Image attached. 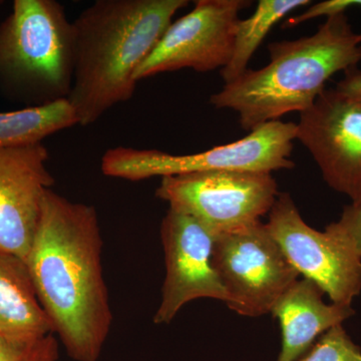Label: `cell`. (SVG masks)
Listing matches in <instances>:
<instances>
[{"mask_svg":"<svg viewBox=\"0 0 361 361\" xmlns=\"http://www.w3.org/2000/svg\"><path fill=\"white\" fill-rule=\"evenodd\" d=\"M96 208L47 190L26 259L54 334L77 361H97L113 314L102 266Z\"/></svg>","mask_w":361,"mask_h":361,"instance_id":"obj_1","label":"cell"},{"mask_svg":"<svg viewBox=\"0 0 361 361\" xmlns=\"http://www.w3.org/2000/svg\"><path fill=\"white\" fill-rule=\"evenodd\" d=\"M188 0H97L73 21L75 73L68 101L78 125L96 123L135 94V75Z\"/></svg>","mask_w":361,"mask_h":361,"instance_id":"obj_2","label":"cell"},{"mask_svg":"<svg viewBox=\"0 0 361 361\" xmlns=\"http://www.w3.org/2000/svg\"><path fill=\"white\" fill-rule=\"evenodd\" d=\"M268 51L267 66L248 68L209 101L218 110L236 111L248 132L312 106L330 78L360 63L361 33L353 32L345 13H339L326 18L314 35L271 42Z\"/></svg>","mask_w":361,"mask_h":361,"instance_id":"obj_3","label":"cell"},{"mask_svg":"<svg viewBox=\"0 0 361 361\" xmlns=\"http://www.w3.org/2000/svg\"><path fill=\"white\" fill-rule=\"evenodd\" d=\"M75 73L73 23L56 0H16L0 25V84L30 106L65 101Z\"/></svg>","mask_w":361,"mask_h":361,"instance_id":"obj_4","label":"cell"},{"mask_svg":"<svg viewBox=\"0 0 361 361\" xmlns=\"http://www.w3.org/2000/svg\"><path fill=\"white\" fill-rule=\"evenodd\" d=\"M296 130L294 123H266L243 139L191 155L116 147L104 154L102 171L109 177L129 180L219 170L272 173L295 166L290 157Z\"/></svg>","mask_w":361,"mask_h":361,"instance_id":"obj_5","label":"cell"},{"mask_svg":"<svg viewBox=\"0 0 361 361\" xmlns=\"http://www.w3.org/2000/svg\"><path fill=\"white\" fill-rule=\"evenodd\" d=\"M156 194L216 237L261 222L279 192L271 173L219 170L161 178Z\"/></svg>","mask_w":361,"mask_h":361,"instance_id":"obj_6","label":"cell"},{"mask_svg":"<svg viewBox=\"0 0 361 361\" xmlns=\"http://www.w3.org/2000/svg\"><path fill=\"white\" fill-rule=\"evenodd\" d=\"M212 265L230 310L259 317L300 276L262 222L215 237Z\"/></svg>","mask_w":361,"mask_h":361,"instance_id":"obj_7","label":"cell"},{"mask_svg":"<svg viewBox=\"0 0 361 361\" xmlns=\"http://www.w3.org/2000/svg\"><path fill=\"white\" fill-rule=\"evenodd\" d=\"M265 225L289 263L332 303L351 305L360 295L361 256L334 233L307 225L290 194L278 195Z\"/></svg>","mask_w":361,"mask_h":361,"instance_id":"obj_8","label":"cell"},{"mask_svg":"<svg viewBox=\"0 0 361 361\" xmlns=\"http://www.w3.org/2000/svg\"><path fill=\"white\" fill-rule=\"evenodd\" d=\"M246 0H197L194 8L173 21L135 71L137 82L159 73L191 68H224L231 59L239 11Z\"/></svg>","mask_w":361,"mask_h":361,"instance_id":"obj_9","label":"cell"},{"mask_svg":"<svg viewBox=\"0 0 361 361\" xmlns=\"http://www.w3.org/2000/svg\"><path fill=\"white\" fill-rule=\"evenodd\" d=\"M296 140L308 149L323 179L351 203L361 201V106L325 89L296 123Z\"/></svg>","mask_w":361,"mask_h":361,"instance_id":"obj_10","label":"cell"},{"mask_svg":"<svg viewBox=\"0 0 361 361\" xmlns=\"http://www.w3.org/2000/svg\"><path fill=\"white\" fill-rule=\"evenodd\" d=\"M161 236L166 277L161 304L154 316L156 324H168L183 306L196 299L229 302L212 265V233L192 216L170 208L161 222Z\"/></svg>","mask_w":361,"mask_h":361,"instance_id":"obj_11","label":"cell"},{"mask_svg":"<svg viewBox=\"0 0 361 361\" xmlns=\"http://www.w3.org/2000/svg\"><path fill=\"white\" fill-rule=\"evenodd\" d=\"M42 142L0 149V252L26 261L54 179Z\"/></svg>","mask_w":361,"mask_h":361,"instance_id":"obj_12","label":"cell"},{"mask_svg":"<svg viewBox=\"0 0 361 361\" xmlns=\"http://www.w3.org/2000/svg\"><path fill=\"white\" fill-rule=\"evenodd\" d=\"M310 279H298L280 296L270 313L279 322L281 350L277 361H298L332 327L355 315L351 305L327 304Z\"/></svg>","mask_w":361,"mask_h":361,"instance_id":"obj_13","label":"cell"},{"mask_svg":"<svg viewBox=\"0 0 361 361\" xmlns=\"http://www.w3.org/2000/svg\"><path fill=\"white\" fill-rule=\"evenodd\" d=\"M0 334L32 338L54 334L25 260L0 252Z\"/></svg>","mask_w":361,"mask_h":361,"instance_id":"obj_14","label":"cell"},{"mask_svg":"<svg viewBox=\"0 0 361 361\" xmlns=\"http://www.w3.org/2000/svg\"><path fill=\"white\" fill-rule=\"evenodd\" d=\"M75 125L77 114L68 99L0 113V149L39 144L45 137Z\"/></svg>","mask_w":361,"mask_h":361,"instance_id":"obj_15","label":"cell"},{"mask_svg":"<svg viewBox=\"0 0 361 361\" xmlns=\"http://www.w3.org/2000/svg\"><path fill=\"white\" fill-rule=\"evenodd\" d=\"M310 4V0H260L250 18L239 20L231 59L221 70L225 84L236 80L248 70L249 61L273 26L291 11Z\"/></svg>","mask_w":361,"mask_h":361,"instance_id":"obj_16","label":"cell"},{"mask_svg":"<svg viewBox=\"0 0 361 361\" xmlns=\"http://www.w3.org/2000/svg\"><path fill=\"white\" fill-rule=\"evenodd\" d=\"M59 342L54 334L16 338L0 334V361H58Z\"/></svg>","mask_w":361,"mask_h":361,"instance_id":"obj_17","label":"cell"},{"mask_svg":"<svg viewBox=\"0 0 361 361\" xmlns=\"http://www.w3.org/2000/svg\"><path fill=\"white\" fill-rule=\"evenodd\" d=\"M298 361H361V348L342 324L325 332Z\"/></svg>","mask_w":361,"mask_h":361,"instance_id":"obj_18","label":"cell"},{"mask_svg":"<svg viewBox=\"0 0 361 361\" xmlns=\"http://www.w3.org/2000/svg\"><path fill=\"white\" fill-rule=\"evenodd\" d=\"M325 229L345 241L361 256V201L344 207L341 218Z\"/></svg>","mask_w":361,"mask_h":361,"instance_id":"obj_19","label":"cell"},{"mask_svg":"<svg viewBox=\"0 0 361 361\" xmlns=\"http://www.w3.org/2000/svg\"><path fill=\"white\" fill-rule=\"evenodd\" d=\"M351 7H360L361 8V0H327V1L318 2V4L308 7L304 13L299 16L285 20L283 27H293V26L305 23V21L320 18V16L329 18L336 14L345 13V11Z\"/></svg>","mask_w":361,"mask_h":361,"instance_id":"obj_20","label":"cell"},{"mask_svg":"<svg viewBox=\"0 0 361 361\" xmlns=\"http://www.w3.org/2000/svg\"><path fill=\"white\" fill-rule=\"evenodd\" d=\"M336 90L349 101L361 106V71L355 68L345 71V77L337 84Z\"/></svg>","mask_w":361,"mask_h":361,"instance_id":"obj_21","label":"cell"},{"mask_svg":"<svg viewBox=\"0 0 361 361\" xmlns=\"http://www.w3.org/2000/svg\"><path fill=\"white\" fill-rule=\"evenodd\" d=\"M0 4H1V1H0Z\"/></svg>","mask_w":361,"mask_h":361,"instance_id":"obj_22","label":"cell"}]
</instances>
